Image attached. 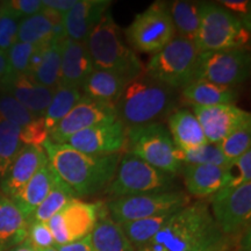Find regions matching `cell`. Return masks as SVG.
I'll return each mask as SVG.
<instances>
[{"mask_svg":"<svg viewBox=\"0 0 251 251\" xmlns=\"http://www.w3.org/2000/svg\"><path fill=\"white\" fill-rule=\"evenodd\" d=\"M42 147L52 170L71 188L77 199L105 190L114 177L122 156L87 155L65 143H52L49 140Z\"/></svg>","mask_w":251,"mask_h":251,"instance_id":"1","label":"cell"},{"mask_svg":"<svg viewBox=\"0 0 251 251\" xmlns=\"http://www.w3.org/2000/svg\"><path fill=\"white\" fill-rule=\"evenodd\" d=\"M222 237L207 202L199 200L176 212L148 243L135 251H190Z\"/></svg>","mask_w":251,"mask_h":251,"instance_id":"2","label":"cell"},{"mask_svg":"<svg viewBox=\"0 0 251 251\" xmlns=\"http://www.w3.org/2000/svg\"><path fill=\"white\" fill-rule=\"evenodd\" d=\"M177 98L175 90L162 85L146 74L128 81L115 105L119 121L127 128L161 122L175 112Z\"/></svg>","mask_w":251,"mask_h":251,"instance_id":"3","label":"cell"},{"mask_svg":"<svg viewBox=\"0 0 251 251\" xmlns=\"http://www.w3.org/2000/svg\"><path fill=\"white\" fill-rule=\"evenodd\" d=\"M85 45L94 70L113 72L128 81L144 72V65L126 45L124 34L109 9L87 36Z\"/></svg>","mask_w":251,"mask_h":251,"instance_id":"4","label":"cell"},{"mask_svg":"<svg viewBox=\"0 0 251 251\" xmlns=\"http://www.w3.org/2000/svg\"><path fill=\"white\" fill-rule=\"evenodd\" d=\"M250 30L240 18L213 2H203L199 29L194 39L198 51L247 49Z\"/></svg>","mask_w":251,"mask_h":251,"instance_id":"5","label":"cell"},{"mask_svg":"<svg viewBox=\"0 0 251 251\" xmlns=\"http://www.w3.org/2000/svg\"><path fill=\"white\" fill-rule=\"evenodd\" d=\"M198 56L199 51L193 41L176 36L153 54L144 68V74L172 90L183 89L193 80Z\"/></svg>","mask_w":251,"mask_h":251,"instance_id":"6","label":"cell"},{"mask_svg":"<svg viewBox=\"0 0 251 251\" xmlns=\"http://www.w3.org/2000/svg\"><path fill=\"white\" fill-rule=\"evenodd\" d=\"M174 185L175 175L158 170L139 157L126 152L121 156L114 177L106 186L105 193L112 199H118L170 191Z\"/></svg>","mask_w":251,"mask_h":251,"instance_id":"7","label":"cell"},{"mask_svg":"<svg viewBox=\"0 0 251 251\" xmlns=\"http://www.w3.org/2000/svg\"><path fill=\"white\" fill-rule=\"evenodd\" d=\"M125 149L166 174L176 176L181 169V164L176 158V147L171 135L162 122L127 128Z\"/></svg>","mask_w":251,"mask_h":251,"instance_id":"8","label":"cell"},{"mask_svg":"<svg viewBox=\"0 0 251 251\" xmlns=\"http://www.w3.org/2000/svg\"><path fill=\"white\" fill-rule=\"evenodd\" d=\"M191 203V197L179 190L118 198L107 202L109 216L117 224L176 213Z\"/></svg>","mask_w":251,"mask_h":251,"instance_id":"9","label":"cell"},{"mask_svg":"<svg viewBox=\"0 0 251 251\" xmlns=\"http://www.w3.org/2000/svg\"><path fill=\"white\" fill-rule=\"evenodd\" d=\"M125 34L133 49L147 54H156L176 37L168 4L163 1L153 2L135 17Z\"/></svg>","mask_w":251,"mask_h":251,"instance_id":"10","label":"cell"},{"mask_svg":"<svg viewBox=\"0 0 251 251\" xmlns=\"http://www.w3.org/2000/svg\"><path fill=\"white\" fill-rule=\"evenodd\" d=\"M249 74L250 54L247 49L216 50L200 52L193 80L236 89L248 79Z\"/></svg>","mask_w":251,"mask_h":251,"instance_id":"11","label":"cell"},{"mask_svg":"<svg viewBox=\"0 0 251 251\" xmlns=\"http://www.w3.org/2000/svg\"><path fill=\"white\" fill-rule=\"evenodd\" d=\"M211 214L225 237L249 228L251 220V181L236 187H225L211 200Z\"/></svg>","mask_w":251,"mask_h":251,"instance_id":"12","label":"cell"},{"mask_svg":"<svg viewBox=\"0 0 251 251\" xmlns=\"http://www.w3.org/2000/svg\"><path fill=\"white\" fill-rule=\"evenodd\" d=\"M102 208L101 202H86L80 199H74L69 202L47 222L56 247L89 236L98 222Z\"/></svg>","mask_w":251,"mask_h":251,"instance_id":"13","label":"cell"},{"mask_svg":"<svg viewBox=\"0 0 251 251\" xmlns=\"http://www.w3.org/2000/svg\"><path fill=\"white\" fill-rule=\"evenodd\" d=\"M115 109L81 97L74 108L49 130L48 140L52 143L64 144L72 135L86 128L117 120Z\"/></svg>","mask_w":251,"mask_h":251,"instance_id":"14","label":"cell"},{"mask_svg":"<svg viewBox=\"0 0 251 251\" xmlns=\"http://www.w3.org/2000/svg\"><path fill=\"white\" fill-rule=\"evenodd\" d=\"M65 144L87 155L108 156L120 153L125 149L126 127L118 119L112 122H103L72 135Z\"/></svg>","mask_w":251,"mask_h":251,"instance_id":"15","label":"cell"},{"mask_svg":"<svg viewBox=\"0 0 251 251\" xmlns=\"http://www.w3.org/2000/svg\"><path fill=\"white\" fill-rule=\"evenodd\" d=\"M192 109L208 143H220L231 131L251 120L249 112L237 107L234 103L207 107L192 106Z\"/></svg>","mask_w":251,"mask_h":251,"instance_id":"16","label":"cell"},{"mask_svg":"<svg viewBox=\"0 0 251 251\" xmlns=\"http://www.w3.org/2000/svg\"><path fill=\"white\" fill-rule=\"evenodd\" d=\"M48 163L43 147L25 146L12 162L4 177L0 179V190L12 199L20 192L34 175Z\"/></svg>","mask_w":251,"mask_h":251,"instance_id":"17","label":"cell"},{"mask_svg":"<svg viewBox=\"0 0 251 251\" xmlns=\"http://www.w3.org/2000/svg\"><path fill=\"white\" fill-rule=\"evenodd\" d=\"M65 39L67 35L63 27V14L52 9L45 7L40 13L21 19L19 24V42L41 46Z\"/></svg>","mask_w":251,"mask_h":251,"instance_id":"18","label":"cell"},{"mask_svg":"<svg viewBox=\"0 0 251 251\" xmlns=\"http://www.w3.org/2000/svg\"><path fill=\"white\" fill-rule=\"evenodd\" d=\"M111 4L109 0H77L76 4L63 14V27L68 39L85 42Z\"/></svg>","mask_w":251,"mask_h":251,"instance_id":"19","label":"cell"},{"mask_svg":"<svg viewBox=\"0 0 251 251\" xmlns=\"http://www.w3.org/2000/svg\"><path fill=\"white\" fill-rule=\"evenodd\" d=\"M94 70L85 42L65 39L62 42L61 76L58 85L80 90Z\"/></svg>","mask_w":251,"mask_h":251,"instance_id":"20","label":"cell"},{"mask_svg":"<svg viewBox=\"0 0 251 251\" xmlns=\"http://www.w3.org/2000/svg\"><path fill=\"white\" fill-rule=\"evenodd\" d=\"M227 165H184L183 176L186 193L197 199H206L227 187Z\"/></svg>","mask_w":251,"mask_h":251,"instance_id":"21","label":"cell"},{"mask_svg":"<svg viewBox=\"0 0 251 251\" xmlns=\"http://www.w3.org/2000/svg\"><path fill=\"white\" fill-rule=\"evenodd\" d=\"M1 90L11 94L34 115L41 118L45 115L55 92L54 89L36 83L28 75H18L8 78Z\"/></svg>","mask_w":251,"mask_h":251,"instance_id":"22","label":"cell"},{"mask_svg":"<svg viewBox=\"0 0 251 251\" xmlns=\"http://www.w3.org/2000/svg\"><path fill=\"white\" fill-rule=\"evenodd\" d=\"M168 130L176 149L192 150L208 143L196 115L187 108H180L171 113Z\"/></svg>","mask_w":251,"mask_h":251,"instance_id":"23","label":"cell"},{"mask_svg":"<svg viewBox=\"0 0 251 251\" xmlns=\"http://www.w3.org/2000/svg\"><path fill=\"white\" fill-rule=\"evenodd\" d=\"M128 80L122 76L108 71L93 70L84 81L80 92L93 101L115 109L119 98L124 92Z\"/></svg>","mask_w":251,"mask_h":251,"instance_id":"24","label":"cell"},{"mask_svg":"<svg viewBox=\"0 0 251 251\" xmlns=\"http://www.w3.org/2000/svg\"><path fill=\"white\" fill-rule=\"evenodd\" d=\"M28 220L12 199L0 194V251H8L27 238Z\"/></svg>","mask_w":251,"mask_h":251,"instance_id":"25","label":"cell"},{"mask_svg":"<svg viewBox=\"0 0 251 251\" xmlns=\"http://www.w3.org/2000/svg\"><path fill=\"white\" fill-rule=\"evenodd\" d=\"M56 177L57 175L55 174L48 162L34 175V177L17 196L12 198V201L18 206V208L26 216L27 220L30 219L40 203L48 196L55 183Z\"/></svg>","mask_w":251,"mask_h":251,"instance_id":"26","label":"cell"},{"mask_svg":"<svg viewBox=\"0 0 251 251\" xmlns=\"http://www.w3.org/2000/svg\"><path fill=\"white\" fill-rule=\"evenodd\" d=\"M181 97L190 105L207 107L234 103L237 100L238 93L235 87L216 85L203 80H192L181 89Z\"/></svg>","mask_w":251,"mask_h":251,"instance_id":"27","label":"cell"},{"mask_svg":"<svg viewBox=\"0 0 251 251\" xmlns=\"http://www.w3.org/2000/svg\"><path fill=\"white\" fill-rule=\"evenodd\" d=\"M93 251H135L117 222L107 214L103 206L96 227L91 233Z\"/></svg>","mask_w":251,"mask_h":251,"instance_id":"28","label":"cell"},{"mask_svg":"<svg viewBox=\"0 0 251 251\" xmlns=\"http://www.w3.org/2000/svg\"><path fill=\"white\" fill-rule=\"evenodd\" d=\"M203 2L176 0L168 5L176 34L194 42L199 29Z\"/></svg>","mask_w":251,"mask_h":251,"instance_id":"29","label":"cell"},{"mask_svg":"<svg viewBox=\"0 0 251 251\" xmlns=\"http://www.w3.org/2000/svg\"><path fill=\"white\" fill-rule=\"evenodd\" d=\"M74 199H77V197L72 192L71 188L64 181L59 179L57 176L48 196L35 209V212L28 220V224L29 222H48L52 216L62 211Z\"/></svg>","mask_w":251,"mask_h":251,"instance_id":"30","label":"cell"},{"mask_svg":"<svg viewBox=\"0 0 251 251\" xmlns=\"http://www.w3.org/2000/svg\"><path fill=\"white\" fill-rule=\"evenodd\" d=\"M174 214L175 213H166V214L152 216V218L124 222V224L118 225L120 226L122 231L131 243V246L134 247V249L137 250L146 243H148Z\"/></svg>","mask_w":251,"mask_h":251,"instance_id":"31","label":"cell"},{"mask_svg":"<svg viewBox=\"0 0 251 251\" xmlns=\"http://www.w3.org/2000/svg\"><path fill=\"white\" fill-rule=\"evenodd\" d=\"M63 41H54L48 45L42 62L30 76L36 83L49 89L55 90L59 84Z\"/></svg>","mask_w":251,"mask_h":251,"instance_id":"32","label":"cell"},{"mask_svg":"<svg viewBox=\"0 0 251 251\" xmlns=\"http://www.w3.org/2000/svg\"><path fill=\"white\" fill-rule=\"evenodd\" d=\"M83 97L80 90L71 89L58 85L55 89L54 96L50 101L48 108L43 115V120L48 131L54 128L69 112L74 108V106Z\"/></svg>","mask_w":251,"mask_h":251,"instance_id":"33","label":"cell"},{"mask_svg":"<svg viewBox=\"0 0 251 251\" xmlns=\"http://www.w3.org/2000/svg\"><path fill=\"white\" fill-rule=\"evenodd\" d=\"M24 147L21 127L0 118V179Z\"/></svg>","mask_w":251,"mask_h":251,"instance_id":"34","label":"cell"},{"mask_svg":"<svg viewBox=\"0 0 251 251\" xmlns=\"http://www.w3.org/2000/svg\"><path fill=\"white\" fill-rule=\"evenodd\" d=\"M176 158L183 165H219L226 166L229 161L222 153L218 143H207L206 146L192 150L176 149Z\"/></svg>","mask_w":251,"mask_h":251,"instance_id":"35","label":"cell"},{"mask_svg":"<svg viewBox=\"0 0 251 251\" xmlns=\"http://www.w3.org/2000/svg\"><path fill=\"white\" fill-rule=\"evenodd\" d=\"M218 144L226 159L229 162L235 161L243 153L249 151L251 147V120L231 131Z\"/></svg>","mask_w":251,"mask_h":251,"instance_id":"36","label":"cell"},{"mask_svg":"<svg viewBox=\"0 0 251 251\" xmlns=\"http://www.w3.org/2000/svg\"><path fill=\"white\" fill-rule=\"evenodd\" d=\"M0 118L24 128L41 117L34 115L11 94L4 92L0 94Z\"/></svg>","mask_w":251,"mask_h":251,"instance_id":"37","label":"cell"},{"mask_svg":"<svg viewBox=\"0 0 251 251\" xmlns=\"http://www.w3.org/2000/svg\"><path fill=\"white\" fill-rule=\"evenodd\" d=\"M21 18L5 2L0 5V50L7 52L18 41V29Z\"/></svg>","mask_w":251,"mask_h":251,"instance_id":"38","label":"cell"},{"mask_svg":"<svg viewBox=\"0 0 251 251\" xmlns=\"http://www.w3.org/2000/svg\"><path fill=\"white\" fill-rule=\"evenodd\" d=\"M36 47L37 46L17 41V42L8 49L7 61L9 67V78L13 76H18V75L27 74L30 56L33 55Z\"/></svg>","mask_w":251,"mask_h":251,"instance_id":"39","label":"cell"},{"mask_svg":"<svg viewBox=\"0 0 251 251\" xmlns=\"http://www.w3.org/2000/svg\"><path fill=\"white\" fill-rule=\"evenodd\" d=\"M228 186L236 187L251 180V150L227 165Z\"/></svg>","mask_w":251,"mask_h":251,"instance_id":"40","label":"cell"},{"mask_svg":"<svg viewBox=\"0 0 251 251\" xmlns=\"http://www.w3.org/2000/svg\"><path fill=\"white\" fill-rule=\"evenodd\" d=\"M26 240L36 250L56 248V243L47 222H29Z\"/></svg>","mask_w":251,"mask_h":251,"instance_id":"41","label":"cell"},{"mask_svg":"<svg viewBox=\"0 0 251 251\" xmlns=\"http://www.w3.org/2000/svg\"><path fill=\"white\" fill-rule=\"evenodd\" d=\"M48 135L43 118H36L31 124L21 128V142L24 146L42 147L48 140Z\"/></svg>","mask_w":251,"mask_h":251,"instance_id":"42","label":"cell"},{"mask_svg":"<svg viewBox=\"0 0 251 251\" xmlns=\"http://www.w3.org/2000/svg\"><path fill=\"white\" fill-rule=\"evenodd\" d=\"M219 4L235 17L240 18L244 26L250 30L251 2L249 0H220Z\"/></svg>","mask_w":251,"mask_h":251,"instance_id":"43","label":"cell"},{"mask_svg":"<svg viewBox=\"0 0 251 251\" xmlns=\"http://www.w3.org/2000/svg\"><path fill=\"white\" fill-rule=\"evenodd\" d=\"M5 4L21 19L40 13L45 8L42 0H9Z\"/></svg>","mask_w":251,"mask_h":251,"instance_id":"44","label":"cell"},{"mask_svg":"<svg viewBox=\"0 0 251 251\" xmlns=\"http://www.w3.org/2000/svg\"><path fill=\"white\" fill-rule=\"evenodd\" d=\"M56 250L57 251H93L92 241H91V234L89 236L81 238L79 241H76V242L56 247Z\"/></svg>","mask_w":251,"mask_h":251,"instance_id":"45","label":"cell"},{"mask_svg":"<svg viewBox=\"0 0 251 251\" xmlns=\"http://www.w3.org/2000/svg\"><path fill=\"white\" fill-rule=\"evenodd\" d=\"M77 0H42V4L46 8L52 9L59 14H64L76 4Z\"/></svg>","mask_w":251,"mask_h":251,"instance_id":"46","label":"cell"},{"mask_svg":"<svg viewBox=\"0 0 251 251\" xmlns=\"http://www.w3.org/2000/svg\"><path fill=\"white\" fill-rule=\"evenodd\" d=\"M229 244L227 241V237H222L221 240L214 241V242L206 244V246L199 247L197 249L190 250V251H229Z\"/></svg>","mask_w":251,"mask_h":251,"instance_id":"47","label":"cell"},{"mask_svg":"<svg viewBox=\"0 0 251 251\" xmlns=\"http://www.w3.org/2000/svg\"><path fill=\"white\" fill-rule=\"evenodd\" d=\"M9 78V67L7 61V52L0 50V89Z\"/></svg>","mask_w":251,"mask_h":251,"instance_id":"48","label":"cell"},{"mask_svg":"<svg viewBox=\"0 0 251 251\" xmlns=\"http://www.w3.org/2000/svg\"><path fill=\"white\" fill-rule=\"evenodd\" d=\"M8 251H39V250H36L35 248L31 246V244L28 242L27 240H25L23 243H20L19 246L14 247L13 249H11Z\"/></svg>","mask_w":251,"mask_h":251,"instance_id":"49","label":"cell"},{"mask_svg":"<svg viewBox=\"0 0 251 251\" xmlns=\"http://www.w3.org/2000/svg\"><path fill=\"white\" fill-rule=\"evenodd\" d=\"M39 251H57L56 248H49V249H45V250H39Z\"/></svg>","mask_w":251,"mask_h":251,"instance_id":"50","label":"cell"},{"mask_svg":"<svg viewBox=\"0 0 251 251\" xmlns=\"http://www.w3.org/2000/svg\"><path fill=\"white\" fill-rule=\"evenodd\" d=\"M229 251H230V250H229Z\"/></svg>","mask_w":251,"mask_h":251,"instance_id":"51","label":"cell"}]
</instances>
